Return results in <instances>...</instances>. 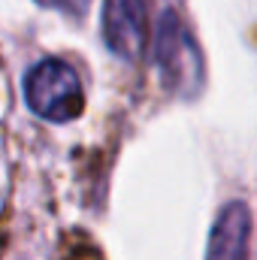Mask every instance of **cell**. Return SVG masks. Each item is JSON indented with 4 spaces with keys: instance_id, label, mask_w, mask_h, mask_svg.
Returning a JSON list of instances; mask_svg holds the SVG:
<instances>
[{
    "instance_id": "cell-2",
    "label": "cell",
    "mask_w": 257,
    "mask_h": 260,
    "mask_svg": "<svg viewBox=\"0 0 257 260\" xmlns=\"http://www.w3.org/2000/svg\"><path fill=\"white\" fill-rule=\"evenodd\" d=\"M154 64L164 88L176 97H197V91L203 88V55L185 21L170 9H164L157 21Z\"/></svg>"
},
{
    "instance_id": "cell-1",
    "label": "cell",
    "mask_w": 257,
    "mask_h": 260,
    "mask_svg": "<svg viewBox=\"0 0 257 260\" xmlns=\"http://www.w3.org/2000/svg\"><path fill=\"white\" fill-rule=\"evenodd\" d=\"M24 103L43 121L67 124L79 118L85 109L79 73L61 58H43L24 76Z\"/></svg>"
},
{
    "instance_id": "cell-5",
    "label": "cell",
    "mask_w": 257,
    "mask_h": 260,
    "mask_svg": "<svg viewBox=\"0 0 257 260\" xmlns=\"http://www.w3.org/2000/svg\"><path fill=\"white\" fill-rule=\"evenodd\" d=\"M37 6L43 9H55L61 15H70V18H82L91 6V0H37Z\"/></svg>"
},
{
    "instance_id": "cell-3",
    "label": "cell",
    "mask_w": 257,
    "mask_h": 260,
    "mask_svg": "<svg viewBox=\"0 0 257 260\" xmlns=\"http://www.w3.org/2000/svg\"><path fill=\"white\" fill-rule=\"evenodd\" d=\"M145 34V0H103V40L115 58L139 61Z\"/></svg>"
},
{
    "instance_id": "cell-4",
    "label": "cell",
    "mask_w": 257,
    "mask_h": 260,
    "mask_svg": "<svg viewBox=\"0 0 257 260\" xmlns=\"http://www.w3.org/2000/svg\"><path fill=\"white\" fill-rule=\"evenodd\" d=\"M251 248V209L242 200H230L209 233L206 260H248Z\"/></svg>"
}]
</instances>
